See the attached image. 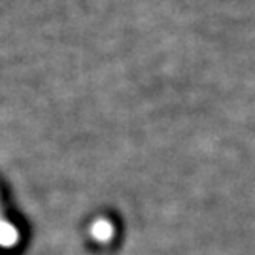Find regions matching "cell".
<instances>
[{
  "label": "cell",
  "instance_id": "6da1fadb",
  "mask_svg": "<svg viewBox=\"0 0 255 255\" xmlns=\"http://www.w3.org/2000/svg\"><path fill=\"white\" fill-rule=\"evenodd\" d=\"M19 242V233L6 218L0 216V248L11 250Z\"/></svg>",
  "mask_w": 255,
  "mask_h": 255
}]
</instances>
